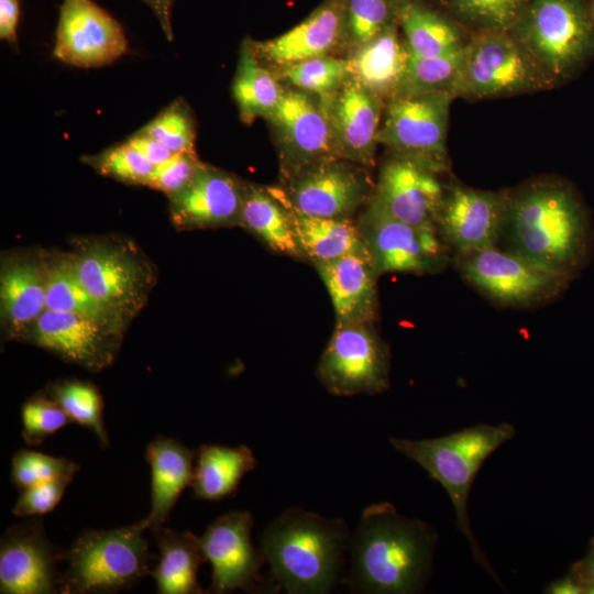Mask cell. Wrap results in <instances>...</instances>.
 <instances>
[{
	"instance_id": "obj_1",
	"label": "cell",
	"mask_w": 594,
	"mask_h": 594,
	"mask_svg": "<svg viewBox=\"0 0 594 594\" xmlns=\"http://www.w3.org/2000/svg\"><path fill=\"white\" fill-rule=\"evenodd\" d=\"M503 250L573 279L588 264L593 228L573 185L543 177L506 191L497 244Z\"/></svg>"
},
{
	"instance_id": "obj_2",
	"label": "cell",
	"mask_w": 594,
	"mask_h": 594,
	"mask_svg": "<svg viewBox=\"0 0 594 594\" xmlns=\"http://www.w3.org/2000/svg\"><path fill=\"white\" fill-rule=\"evenodd\" d=\"M436 541L427 522L400 515L388 502L372 504L350 539L351 569L344 583L359 593L418 592L430 574Z\"/></svg>"
},
{
	"instance_id": "obj_3",
	"label": "cell",
	"mask_w": 594,
	"mask_h": 594,
	"mask_svg": "<svg viewBox=\"0 0 594 594\" xmlns=\"http://www.w3.org/2000/svg\"><path fill=\"white\" fill-rule=\"evenodd\" d=\"M342 518L290 507L265 527L261 552L278 587L289 594L331 591L350 544Z\"/></svg>"
},
{
	"instance_id": "obj_4",
	"label": "cell",
	"mask_w": 594,
	"mask_h": 594,
	"mask_svg": "<svg viewBox=\"0 0 594 594\" xmlns=\"http://www.w3.org/2000/svg\"><path fill=\"white\" fill-rule=\"evenodd\" d=\"M515 432L510 424L503 422L496 426L476 425L435 439H389L397 452L415 461L444 487L455 510L458 528L466 537L476 563L498 583V578L472 532L468 499L484 461L498 447L512 440Z\"/></svg>"
},
{
	"instance_id": "obj_5",
	"label": "cell",
	"mask_w": 594,
	"mask_h": 594,
	"mask_svg": "<svg viewBox=\"0 0 594 594\" xmlns=\"http://www.w3.org/2000/svg\"><path fill=\"white\" fill-rule=\"evenodd\" d=\"M593 0H529L509 31L554 88L594 57Z\"/></svg>"
},
{
	"instance_id": "obj_6",
	"label": "cell",
	"mask_w": 594,
	"mask_h": 594,
	"mask_svg": "<svg viewBox=\"0 0 594 594\" xmlns=\"http://www.w3.org/2000/svg\"><path fill=\"white\" fill-rule=\"evenodd\" d=\"M142 521L114 529H87L64 552L67 568L61 594H113L135 586L148 574V542Z\"/></svg>"
},
{
	"instance_id": "obj_7",
	"label": "cell",
	"mask_w": 594,
	"mask_h": 594,
	"mask_svg": "<svg viewBox=\"0 0 594 594\" xmlns=\"http://www.w3.org/2000/svg\"><path fill=\"white\" fill-rule=\"evenodd\" d=\"M554 88L508 31L471 33L463 50L454 97L469 100L510 97Z\"/></svg>"
},
{
	"instance_id": "obj_8",
	"label": "cell",
	"mask_w": 594,
	"mask_h": 594,
	"mask_svg": "<svg viewBox=\"0 0 594 594\" xmlns=\"http://www.w3.org/2000/svg\"><path fill=\"white\" fill-rule=\"evenodd\" d=\"M451 92L398 95L385 101L377 141L392 154L442 173L448 169L447 132Z\"/></svg>"
},
{
	"instance_id": "obj_9",
	"label": "cell",
	"mask_w": 594,
	"mask_h": 594,
	"mask_svg": "<svg viewBox=\"0 0 594 594\" xmlns=\"http://www.w3.org/2000/svg\"><path fill=\"white\" fill-rule=\"evenodd\" d=\"M389 350L372 323H337L317 376L336 396L374 395L389 386Z\"/></svg>"
},
{
	"instance_id": "obj_10",
	"label": "cell",
	"mask_w": 594,
	"mask_h": 594,
	"mask_svg": "<svg viewBox=\"0 0 594 594\" xmlns=\"http://www.w3.org/2000/svg\"><path fill=\"white\" fill-rule=\"evenodd\" d=\"M356 224L378 275L436 273L449 262L450 249L433 226L416 227L366 204Z\"/></svg>"
},
{
	"instance_id": "obj_11",
	"label": "cell",
	"mask_w": 594,
	"mask_h": 594,
	"mask_svg": "<svg viewBox=\"0 0 594 594\" xmlns=\"http://www.w3.org/2000/svg\"><path fill=\"white\" fill-rule=\"evenodd\" d=\"M369 168L339 157L323 160L292 174L276 187L299 212L332 219H352L371 199L375 184Z\"/></svg>"
},
{
	"instance_id": "obj_12",
	"label": "cell",
	"mask_w": 594,
	"mask_h": 594,
	"mask_svg": "<svg viewBox=\"0 0 594 594\" xmlns=\"http://www.w3.org/2000/svg\"><path fill=\"white\" fill-rule=\"evenodd\" d=\"M463 277L493 300L529 307L554 299L571 279L497 245L458 257Z\"/></svg>"
},
{
	"instance_id": "obj_13",
	"label": "cell",
	"mask_w": 594,
	"mask_h": 594,
	"mask_svg": "<svg viewBox=\"0 0 594 594\" xmlns=\"http://www.w3.org/2000/svg\"><path fill=\"white\" fill-rule=\"evenodd\" d=\"M266 120L276 136L282 180L308 165L338 157L328 107L317 96L285 87Z\"/></svg>"
},
{
	"instance_id": "obj_14",
	"label": "cell",
	"mask_w": 594,
	"mask_h": 594,
	"mask_svg": "<svg viewBox=\"0 0 594 594\" xmlns=\"http://www.w3.org/2000/svg\"><path fill=\"white\" fill-rule=\"evenodd\" d=\"M88 292L125 320L143 305L151 282L148 270L128 248L110 242L84 244L72 255Z\"/></svg>"
},
{
	"instance_id": "obj_15",
	"label": "cell",
	"mask_w": 594,
	"mask_h": 594,
	"mask_svg": "<svg viewBox=\"0 0 594 594\" xmlns=\"http://www.w3.org/2000/svg\"><path fill=\"white\" fill-rule=\"evenodd\" d=\"M64 552L50 541L36 517L10 526L0 540V593H58Z\"/></svg>"
},
{
	"instance_id": "obj_16",
	"label": "cell",
	"mask_w": 594,
	"mask_h": 594,
	"mask_svg": "<svg viewBox=\"0 0 594 594\" xmlns=\"http://www.w3.org/2000/svg\"><path fill=\"white\" fill-rule=\"evenodd\" d=\"M128 52L120 23L91 0H63L54 56L81 68L101 67Z\"/></svg>"
},
{
	"instance_id": "obj_17",
	"label": "cell",
	"mask_w": 594,
	"mask_h": 594,
	"mask_svg": "<svg viewBox=\"0 0 594 594\" xmlns=\"http://www.w3.org/2000/svg\"><path fill=\"white\" fill-rule=\"evenodd\" d=\"M253 525L250 512L231 510L216 518L200 537L204 558L212 566L209 592H253L264 583V558L251 541Z\"/></svg>"
},
{
	"instance_id": "obj_18",
	"label": "cell",
	"mask_w": 594,
	"mask_h": 594,
	"mask_svg": "<svg viewBox=\"0 0 594 594\" xmlns=\"http://www.w3.org/2000/svg\"><path fill=\"white\" fill-rule=\"evenodd\" d=\"M506 191L454 184L446 187L436 219L443 242L457 256L497 245Z\"/></svg>"
},
{
	"instance_id": "obj_19",
	"label": "cell",
	"mask_w": 594,
	"mask_h": 594,
	"mask_svg": "<svg viewBox=\"0 0 594 594\" xmlns=\"http://www.w3.org/2000/svg\"><path fill=\"white\" fill-rule=\"evenodd\" d=\"M438 172L411 158L391 154L380 167L371 202L416 227H436L446 187Z\"/></svg>"
},
{
	"instance_id": "obj_20",
	"label": "cell",
	"mask_w": 594,
	"mask_h": 594,
	"mask_svg": "<svg viewBox=\"0 0 594 594\" xmlns=\"http://www.w3.org/2000/svg\"><path fill=\"white\" fill-rule=\"evenodd\" d=\"M23 338L91 372L112 362L119 343L118 333L90 318L50 309L37 317Z\"/></svg>"
},
{
	"instance_id": "obj_21",
	"label": "cell",
	"mask_w": 594,
	"mask_h": 594,
	"mask_svg": "<svg viewBox=\"0 0 594 594\" xmlns=\"http://www.w3.org/2000/svg\"><path fill=\"white\" fill-rule=\"evenodd\" d=\"M327 107L337 156L373 167L385 101L349 77Z\"/></svg>"
},
{
	"instance_id": "obj_22",
	"label": "cell",
	"mask_w": 594,
	"mask_h": 594,
	"mask_svg": "<svg viewBox=\"0 0 594 594\" xmlns=\"http://www.w3.org/2000/svg\"><path fill=\"white\" fill-rule=\"evenodd\" d=\"M243 180L204 164L179 191L167 196L173 223L183 229L240 226Z\"/></svg>"
},
{
	"instance_id": "obj_23",
	"label": "cell",
	"mask_w": 594,
	"mask_h": 594,
	"mask_svg": "<svg viewBox=\"0 0 594 594\" xmlns=\"http://www.w3.org/2000/svg\"><path fill=\"white\" fill-rule=\"evenodd\" d=\"M258 61L274 70L343 47V0H324L299 24L271 40L252 41Z\"/></svg>"
},
{
	"instance_id": "obj_24",
	"label": "cell",
	"mask_w": 594,
	"mask_h": 594,
	"mask_svg": "<svg viewBox=\"0 0 594 594\" xmlns=\"http://www.w3.org/2000/svg\"><path fill=\"white\" fill-rule=\"evenodd\" d=\"M333 305L337 323H373L377 276L369 255L350 254L314 264Z\"/></svg>"
},
{
	"instance_id": "obj_25",
	"label": "cell",
	"mask_w": 594,
	"mask_h": 594,
	"mask_svg": "<svg viewBox=\"0 0 594 594\" xmlns=\"http://www.w3.org/2000/svg\"><path fill=\"white\" fill-rule=\"evenodd\" d=\"M195 452L173 438L158 436L145 449L151 469V509L141 521L155 531L163 527L183 491L191 486Z\"/></svg>"
},
{
	"instance_id": "obj_26",
	"label": "cell",
	"mask_w": 594,
	"mask_h": 594,
	"mask_svg": "<svg viewBox=\"0 0 594 594\" xmlns=\"http://www.w3.org/2000/svg\"><path fill=\"white\" fill-rule=\"evenodd\" d=\"M44 262L16 256L2 263L0 272L1 317L11 337L22 338L45 310Z\"/></svg>"
},
{
	"instance_id": "obj_27",
	"label": "cell",
	"mask_w": 594,
	"mask_h": 594,
	"mask_svg": "<svg viewBox=\"0 0 594 594\" xmlns=\"http://www.w3.org/2000/svg\"><path fill=\"white\" fill-rule=\"evenodd\" d=\"M399 30L410 54L439 56L462 50L471 33L424 0H402Z\"/></svg>"
},
{
	"instance_id": "obj_28",
	"label": "cell",
	"mask_w": 594,
	"mask_h": 594,
	"mask_svg": "<svg viewBox=\"0 0 594 594\" xmlns=\"http://www.w3.org/2000/svg\"><path fill=\"white\" fill-rule=\"evenodd\" d=\"M408 54L396 25L346 55L350 77L386 101L399 87Z\"/></svg>"
},
{
	"instance_id": "obj_29",
	"label": "cell",
	"mask_w": 594,
	"mask_h": 594,
	"mask_svg": "<svg viewBox=\"0 0 594 594\" xmlns=\"http://www.w3.org/2000/svg\"><path fill=\"white\" fill-rule=\"evenodd\" d=\"M279 195L276 187H274ZM283 199V197L279 195ZM301 258L312 264L350 254L369 255L356 221L309 216L292 208L284 199Z\"/></svg>"
},
{
	"instance_id": "obj_30",
	"label": "cell",
	"mask_w": 594,
	"mask_h": 594,
	"mask_svg": "<svg viewBox=\"0 0 594 594\" xmlns=\"http://www.w3.org/2000/svg\"><path fill=\"white\" fill-rule=\"evenodd\" d=\"M240 227L272 251L301 258L289 210L274 187L243 182Z\"/></svg>"
},
{
	"instance_id": "obj_31",
	"label": "cell",
	"mask_w": 594,
	"mask_h": 594,
	"mask_svg": "<svg viewBox=\"0 0 594 594\" xmlns=\"http://www.w3.org/2000/svg\"><path fill=\"white\" fill-rule=\"evenodd\" d=\"M158 548L156 566L150 573L155 580L158 594L204 593L197 581V572L205 558L200 537L190 531L160 528L152 531Z\"/></svg>"
},
{
	"instance_id": "obj_32",
	"label": "cell",
	"mask_w": 594,
	"mask_h": 594,
	"mask_svg": "<svg viewBox=\"0 0 594 594\" xmlns=\"http://www.w3.org/2000/svg\"><path fill=\"white\" fill-rule=\"evenodd\" d=\"M256 464L252 450L244 444L200 446L190 486L194 497L216 502L232 496L244 475L253 471Z\"/></svg>"
},
{
	"instance_id": "obj_33",
	"label": "cell",
	"mask_w": 594,
	"mask_h": 594,
	"mask_svg": "<svg viewBox=\"0 0 594 594\" xmlns=\"http://www.w3.org/2000/svg\"><path fill=\"white\" fill-rule=\"evenodd\" d=\"M45 309L80 315L120 333L124 320L88 292L78 276L72 255L51 260L45 263Z\"/></svg>"
},
{
	"instance_id": "obj_34",
	"label": "cell",
	"mask_w": 594,
	"mask_h": 594,
	"mask_svg": "<svg viewBox=\"0 0 594 594\" xmlns=\"http://www.w3.org/2000/svg\"><path fill=\"white\" fill-rule=\"evenodd\" d=\"M284 89L277 75L256 57L252 40L245 38L232 82V96L241 120L245 123L260 117L266 120L279 103Z\"/></svg>"
},
{
	"instance_id": "obj_35",
	"label": "cell",
	"mask_w": 594,
	"mask_h": 594,
	"mask_svg": "<svg viewBox=\"0 0 594 594\" xmlns=\"http://www.w3.org/2000/svg\"><path fill=\"white\" fill-rule=\"evenodd\" d=\"M402 0H343V47L348 55L399 25Z\"/></svg>"
},
{
	"instance_id": "obj_36",
	"label": "cell",
	"mask_w": 594,
	"mask_h": 594,
	"mask_svg": "<svg viewBox=\"0 0 594 594\" xmlns=\"http://www.w3.org/2000/svg\"><path fill=\"white\" fill-rule=\"evenodd\" d=\"M464 47L454 53L431 57L409 53L402 81L394 96L431 92H451L454 96Z\"/></svg>"
},
{
	"instance_id": "obj_37",
	"label": "cell",
	"mask_w": 594,
	"mask_h": 594,
	"mask_svg": "<svg viewBox=\"0 0 594 594\" xmlns=\"http://www.w3.org/2000/svg\"><path fill=\"white\" fill-rule=\"evenodd\" d=\"M288 87L320 98L326 105L350 77L348 58L334 55L306 59L274 70Z\"/></svg>"
},
{
	"instance_id": "obj_38",
	"label": "cell",
	"mask_w": 594,
	"mask_h": 594,
	"mask_svg": "<svg viewBox=\"0 0 594 594\" xmlns=\"http://www.w3.org/2000/svg\"><path fill=\"white\" fill-rule=\"evenodd\" d=\"M470 33L510 31L529 0H437Z\"/></svg>"
},
{
	"instance_id": "obj_39",
	"label": "cell",
	"mask_w": 594,
	"mask_h": 594,
	"mask_svg": "<svg viewBox=\"0 0 594 594\" xmlns=\"http://www.w3.org/2000/svg\"><path fill=\"white\" fill-rule=\"evenodd\" d=\"M47 395L76 422L95 433L103 448L109 446L103 424V402L97 387L88 382L66 380L53 384Z\"/></svg>"
},
{
	"instance_id": "obj_40",
	"label": "cell",
	"mask_w": 594,
	"mask_h": 594,
	"mask_svg": "<svg viewBox=\"0 0 594 594\" xmlns=\"http://www.w3.org/2000/svg\"><path fill=\"white\" fill-rule=\"evenodd\" d=\"M139 131L160 141L174 153L196 152V122L183 98L173 100Z\"/></svg>"
},
{
	"instance_id": "obj_41",
	"label": "cell",
	"mask_w": 594,
	"mask_h": 594,
	"mask_svg": "<svg viewBox=\"0 0 594 594\" xmlns=\"http://www.w3.org/2000/svg\"><path fill=\"white\" fill-rule=\"evenodd\" d=\"M82 161L103 176L144 186L155 167L127 141L110 146L99 154L86 155Z\"/></svg>"
},
{
	"instance_id": "obj_42",
	"label": "cell",
	"mask_w": 594,
	"mask_h": 594,
	"mask_svg": "<svg viewBox=\"0 0 594 594\" xmlns=\"http://www.w3.org/2000/svg\"><path fill=\"white\" fill-rule=\"evenodd\" d=\"M79 465L66 458H57L33 450H19L11 460V481L22 491L34 484L63 476H74Z\"/></svg>"
},
{
	"instance_id": "obj_43",
	"label": "cell",
	"mask_w": 594,
	"mask_h": 594,
	"mask_svg": "<svg viewBox=\"0 0 594 594\" xmlns=\"http://www.w3.org/2000/svg\"><path fill=\"white\" fill-rule=\"evenodd\" d=\"M22 438L40 446L50 436L72 422L63 408L47 394L34 395L21 407Z\"/></svg>"
},
{
	"instance_id": "obj_44",
	"label": "cell",
	"mask_w": 594,
	"mask_h": 594,
	"mask_svg": "<svg viewBox=\"0 0 594 594\" xmlns=\"http://www.w3.org/2000/svg\"><path fill=\"white\" fill-rule=\"evenodd\" d=\"M204 164L196 152L174 153L154 167L145 186L163 191L167 196L173 195L183 189Z\"/></svg>"
},
{
	"instance_id": "obj_45",
	"label": "cell",
	"mask_w": 594,
	"mask_h": 594,
	"mask_svg": "<svg viewBox=\"0 0 594 594\" xmlns=\"http://www.w3.org/2000/svg\"><path fill=\"white\" fill-rule=\"evenodd\" d=\"M74 476H63L34 484L21 491L12 508L18 517H37L52 512L62 499Z\"/></svg>"
},
{
	"instance_id": "obj_46",
	"label": "cell",
	"mask_w": 594,
	"mask_h": 594,
	"mask_svg": "<svg viewBox=\"0 0 594 594\" xmlns=\"http://www.w3.org/2000/svg\"><path fill=\"white\" fill-rule=\"evenodd\" d=\"M127 142L154 166L162 164L174 154L160 141L141 131L128 138Z\"/></svg>"
},
{
	"instance_id": "obj_47",
	"label": "cell",
	"mask_w": 594,
	"mask_h": 594,
	"mask_svg": "<svg viewBox=\"0 0 594 594\" xmlns=\"http://www.w3.org/2000/svg\"><path fill=\"white\" fill-rule=\"evenodd\" d=\"M20 15L19 0H0V38L16 47V25Z\"/></svg>"
},
{
	"instance_id": "obj_48",
	"label": "cell",
	"mask_w": 594,
	"mask_h": 594,
	"mask_svg": "<svg viewBox=\"0 0 594 594\" xmlns=\"http://www.w3.org/2000/svg\"><path fill=\"white\" fill-rule=\"evenodd\" d=\"M570 573L585 586L586 594H594V538L586 556L571 566Z\"/></svg>"
},
{
	"instance_id": "obj_49",
	"label": "cell",
	"mask_w": 594,
	"mask_h": 594,
	"mask_svg": "<svg viewBox=\"0 0 594 594\" xmlns=\"http://www.w3.org/2000/svg\"><path fill=\"white\" fill-rule=\"evenodd\" d=\"M156 16L167 41H173L172 11L175 0H142Z\"/></svg>"
},
{
	"instance_id": "obj_50",
	"label": "cell",
	"mask_w": 594,
	"mask_h": 594,
	"mask_svg": "<svg viewBox=\"0 0 594 594\" xmlns=\"http://www.w3.org/2000/svg\"><path fill=\"white\" fill-rule=\"evenodd\" d=\"M546 592L552 594H586L585 586L570 572L563 578L552 582L547 587Z\"/></svg>"
},
{
	"instance_id": "obj_51",
	"label": "cell",
	"mask_w": 594,
	"mask_h": 594,
	"mask_svg": "<svg viewBox=\"0 0 594 594\" xmlns=\"http://www.w3.org/2000/svg\"><path fill=\"white\" fill-rule=\"evenodd\" d=\"M592 12H593V18H594V0L592 2Z\"/></svg>"
}]
</instances>
